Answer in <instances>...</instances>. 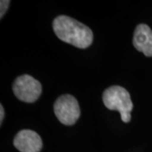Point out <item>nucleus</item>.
I'll list each match as a JSON object with an SVG mask.
<instances>
[{
  "label": "nucleus",
  "mask_w": 152,
  "mask_h": 152,
  "mask_svg": "<svg viewBox=\"0 0 152 152\" xmlns=\"http://www.w3.org/2000/svg\"><path fill=\"white\" fill-rule=\"evenodd\" d=\"M53 28L56 36L64 42L79 48H87L93 42L90 28L71 17L60 15L55 18Z\"/></svg>",
  "instance_id": "f257e3e1"
},
{
  "label": "nucleus",
  "mask_w": 152,
  "mask_h": 152,
  "mask_svg": "<svg viewBox=\"0 0 152 152\" xmlns=\"http://www.w3.org/2000/svg\"><path fill=\"white\" fill-rule=\"evenodd\" d=\"M102 100L107 108L119 112L123 122L129 123L130 121L134 105L126 89L118 86L109 87L103 92Z\"/></svg>",
  "instance_id": "f03ea898"
},
{
  "label": "nucleus",
  "mask_w": 152,
  "mask_h": 152,
  "mask_svg": "<svg viewBox=\"0 0 152 152\" xmlns=\"http://www.w3.org/2000/svg\"><path fill=\"white\" fill-rule=\"evenodd\" d=\"M54 113L60 123L64 125H74L80 115V106L75 96L66 94L56 100Z\"/></svg>",
  "instance_id": "7ed1b4c3"
},
{
  "label": "nucleus",
  "mask_w": 152,
  "mask_h": 152,
  "mask_svg": "<svg viewBox=\"0 0 152 152\" xmlns=\"http://www.w3.org/2000/svg\"><path fill=\"white\" fill-rule=\"evenodd\" d=\"M41 83L28 75L20 76L13 83V91L15 96L22 102H35L42 94Z\"/></svg>",
  "instance_id": "20e7f679"
},
{
  "label": "nucleus",
  "mask_w": 152,
  "mask_h": 152,
  "mask_svg": "<svg viewBox=\"0 0 152 152\" xmlns=\"http://www.w3.org/2000/svg\"><path fill=\"white\" fill-rule=\"evenodd\" d=\"M14 145L20 152H40L42 148V141L37 133L24 129L15 135Z\"/></svg>",
  "instance_id": "39448f33"
},
{
  "label": "nucleus",
  "mask_w": 152,
  "mask_h": 152,
  "mask_svg": "<svg viewBox=\"0 0 152 152\" xmlns=\"http://www.w3.org/2000/svg\"><path fill=\"white\" fill-rule=\"evenodd\" d=\"M133 44L139 52L146 57H152V31L145 24L138 25L136 27Z\"/></svg>",
  "instance_id": "423d86ee"
},
{
  "label": "nucleus",
  "mask_w": 152,
  "mask_h": 152,
  "mask_svg": "<svg viewBox=\"0 0 152 152\" xmlns=\"http://www.w3.org/2000/svg\"><path fill=\"white\" fill-rule=\"evenodd\" d=\"M10 1H7V0H2L0 2V10H1L0 11V17H1V19L5 15L6 11L10 6Z\"/></svg>",
  "instance_id": "0eeeda50"
},
{
  "label": "nucleus",
  "mask_w": 152,
  "mask_h": 152,
  "mask_svg": "<svg viewBox=\"0 0 152 152\" xmlns=\"http://www.w3.org/2000/svg\"><path fill=\"white\" fill-rule=\"evenodd\" d=\"M0 122H1V124L3 123V120H4V107H3V105L0 106Z\"/></svg>",
  "instance_id": "6e6552de"
}]
</instances>
